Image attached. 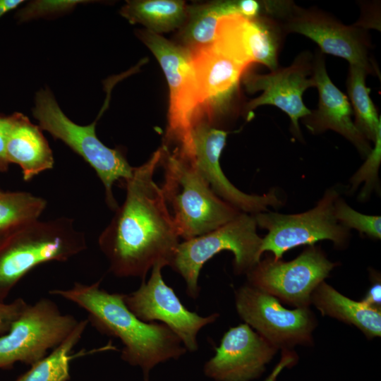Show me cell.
Here are the masks:
<instances>
[{
	"label": "cell",
	"instance_id": "277c9868",
	"mask_svg": "<svg viewBox=\"0 0 381 381\" xmlns=\"http://www.w3.org/2000/svg\"><path fill=\"white\" fill-rule=\"evenodd\" d=\"M86 249L85 234L67 217L37 219L13 232L0 241V301L35 267L66 262Z\"/></svg>",
	"mask_w": 381,
	"mask_h": 381
},
{
	"label": "cell",
	"instance_id": "cb8c5ba5",
	"mask_svg": "<svg viewBox=\"0 0 381 381\" xmlns=\"http://www.w3.org/2000/svg\"><path fill=\"white\" fill-rule=\"evenodd\" d=\"M88 323L87 319L80 320L60 345L14 381H69L71 352L80 341Z\"/></svg>",
	"mask_w": 381,
	"mask_h": 381
},
{
	"label": "cell",
	"instance_id": "ba28073f",
	"mask_svg": "<svg viewBox=\"0 0 381 381\" xmlns=\"http://www.w3.org/2000/svg\"><path fill=\"white\" fill-rule=\"evenodd\" d=\"M78 322L49 298L28 303L8 332L0 335V369H10L19 362L30 366L38 362L60 345Z\"/></svg>",
	"mask_w": 381,
	"mask_h": 381
},
{
	"label": "cell",
	"instance_id": "52a82bcc",
	"mask_svg": "<svg viewBox=\"0 0 381 381\" xmlns=\"http://www.w3.org/2000/svg\"><path fill=\"white\" fill-rule=\"evenodd\" d=\"M257 226L254 214L241 212L213 231L179 242L170 267L184 279L190 297L199 295L198 277L204 264L221 251L233 253L236 274H246L260 261L262 238Z\"/></svg>",
	"mask_w": 381,
	"mask_h": 381
},
{
	"label": "cell",
	"instance_id": "f1b7e54d",
	"mask_svg": "<svg viewBox=\"0 0 381 381\" xmlns=\"http://www.w3.org/2000/svg\"><path fill=\"white\" fill-rule=\"evenodd\" d=\"M374 143L375 147L367 157L366 162L351 179L352 190L356 188L361 182L365 181V186L360 194L361 199H365L375 186H377V171L381 159L380 132L377 134Z\"/></svg>",
	"mask_w": 381,
	"mask_h": 381
},
{
	"label": "cell",
	"instance_id": "5b68a950",
	"mask_svg": "<svg viewBox=\"0 0 381 381\" xmlns=\"http://www.w3.org/2000/svg\"><path fill=\"white\" fill-rule=\"evenodd\" d=\"M32 114L42 130L64 143L95 170L104 186L106 203L115 211L119 205L113 186L116 181L123 183L130 179L134 167L121 150L108 147L97 136L95 126L99 116L89 125L75 123L63 112L49 88L37 92Z\"/></svg>",
	"mask_w": 381,
	"mask_h": 381
},
{
	"label": "cell",
	"instance_id": "8fae6325",
	"mask_svg": "<svg viewBox=\"0 0 381 381\" xmlns=\"http://www.w3.org/2000/svg\"><path fill=\"white\" fill-rule=\"evenodd\" d=\"M336 265L313 245L289 262L260 260L246 274L250 285L296 308H308L313 291Z\"/></svg>",
	"mask_w": 381,
	"mask_h": 381
},
{
	"label": "cell",
	"instance_id": "d590c367",
	"mask_svg": "<svg viewBox=\"0 0 381 381\" xmlns=\"http://www.w3.org/2000/svg\"><path fill=\"white\" fill-rule=\"evenodd\" d=\"M1 191V190L0 189V192Z\"/></svg>",
	"mask_w": 381,
	"mask_h": 381
},
{
	"label": "cell",
	"instance_id": "5bb4252c",
	"mask_svg": "<svg viewBox=\"0 0 381 381\" xmlns=\"http://www.w3.org/2000/svg\"><path fill=\"white\" fill-rule=\"evenodd\" d=\"M228 132L201 121L191 131V147L187 157L212 190L222 200L241 212L255 214L267 210L268 206L282 205L274 190L259 195L247 194L235 187L226 177L220 166L221 153Z\"/></svg>",
	"mask_w": 381,
	"mask_h": 381
},
{
	"label": "cell",
	"instance_id": "ffe728a7",
	"mask_svg": "<svg viewBox=\"0 0 381 381\" xmlns=\"http://www.w3.org/2000/svg\"><path fill=\"white\" fill-rule=\"evenodd\" d=\"M11 126L6 153L9 164L18 165L25 181L53 169L54 159L49 143L39 126L21 113L11 115Z\"/></svg>",
	"mask_w": 381,
	"mask_h": 381
},
{
	"label": "cell",
	"instance_id": "836d02e7",
	"mask_svg": "<svg viewBox=\"0 0 381 381\" xmlns=\"http://www.w3.org/2000/svg\"><path fill=\"white\" fill-rule=\"evenodd\" d=\"M23 0H0V17L21 4Z\"/></svg>",
	"mask_w": 381,
	"mask_h": 381
},
{
	"label": "cell",
	"instance_id": "4dcf8cb0",
	"mask_svg": "<svg viewBox=\"0 0 381 381\" xmlns=\"http://www.w3.org/2000/svg\"><path fill=\"white\" fill-rule=\"evenodd\" d=\"M11 126V117L10 116H0V171L8 170L9 162L6 158V146L8 135Z\"/></svg>",
	"mask_w": 381,
	"mask_h": 381
},
{
	"label": "cell",
	"instance_id": "6da1fadb",
	"mask_svg": "<svg viewBox=\"0 0 381 381\" xmlns=\"http://www.w3.org/2000/svg\"><path fill=\"white\" fill-rule=\"evenodd\" d=\"M159 147L124 182L126 198L98 238L99 249L118 277L143 280L157 264L170 266L179 236L154 174Z\"/></svg>",
	"mask_w": 381,
	"mask_h": 381
},
{
	"label": "cell",
	"instance_id": "d6a6232c",
	"mask_svg": "<svg viewBox=\"0 0 381 381\" xmlns=\"http://www.w3.org/2000/svg\"><path fill=\"white\" fill-rule=\"evenodd\" d=\"M238 14L249 19L258 17L260 10V4L255 0L238 1Z\"/></svg>",
	"mask_w": 381,
	"mask_h": 381
},
{
	"label": "cell",
	"instance_id": "e0dca14e",
	"mask_svg": "<svg viewBox=\"0 0 381 381\" xmlns=\"http://www.w3.org/2000/svg\"><path fill=\"white\" fill-rule=\"evenodd\" d=\"M280 44L279 26L271 18L249 19L239 14L219 20L213 47L248 67L259 63L272 71L277 68Z\"/></svg>",
	"mask_w": 381,
	"mask_h": 381
},
{
	"label": "cell",
	"instance_id": "d4e9b609",
	"mask_svg": "<svg viewBox=\"0 0 381 381\" xmlns=\"http://www.w3.org/2000/svg\"><path fill=\"white\" fill-rule=\"evenodd\" d=\"M47 202L26 191L0 192V241L40 219Z\"/></svg>",
	"mask_w": 381,
	"mask_h": 381
},
{
	"label": "cell",
	"instance_id": "3957f363",
	"mask_svg": "<svg viewBox=\"0 0 381 381\" xmlns=\"http://www.w3.org/2000/svg\"><path fill=\"white\" fill-rule=\"evenodd\" d=\"M159 166L164 169L161 187L170 205L179 238L203 235L234 219L241 212L219 198L190 160L176 148L162 145Z\"/></svg>",
	"mask_w": 381,
	"mask_h": 381
},
{
	"label": "cell",
	"instance_id": "e575fe53",
	"mask_svg": "<svg viewBox=\"0 0 381 381\" xmlns=\"http://www.w3.org/2000/svg\"><path fill=\"white\" fill-rule=\"evenodd\" d=\"M284 369V365L282 363H278V364L274 367L271 374L264 380V381H276L277 377L281 373V372Z\"/></svg>",
	"mask_w": 381,
	"mask_h": 381
},
{
	"label": "cell",
	"instance_id": "8992f818",
	"mask_svg": "<svg viewBox=\"0 0 381 381\" xmlns=\"http://www.w3.org/2000/svg\"><path fill=\"white\" fill-rule=\"evenodd\" d=\"M140 39L159 61L169 87L168 126L164 145L171 143L184 155L190 152L191 131L203 120L202 99L190 51L148 30Z\"/></svg>",
	"mask_w": 381,
	"mask_h": 381
},
{
	"label": "cell",
	"instance_id": "9c48e42d",
	"mask_svg": "<svg viewBox=\"0 0 381 381\" xmlns=\"http://www.w3.org/2000/svg\"><path fill=\"white\" fill-rule=\"evenodd\" d=\"M265 4L269 13L282 18L284 30L303 35L317 43L322 53L341 57L367 73L378 74L370 53L368 32L361 25H346L322 11L300 8L293 3Z\"/></svg>",
	"mask_w": 381,
	"mask_h": 381
},
{
	"label": "cell",
	"instance_id": "4316f807",
	"mask_svg": "<svg viewBox=\"0 0 381 381\" xmlns=\"http://www.w3.org/2000/svg\"><path fill=\"white\" fill-rule=\"evenodd\" d=\"M334 214L339 224L346 229H355L361 234L380 239L381 237V218L380 216L360 213L345 201L338 198L334 203Z\"/></svg>",
	"mask_w": 381,
	"mask_h": 381
},
{
	"label": "cell",
	"instance_id": "484cf974",
	"mask_svg": "<svg viewBox=\"0 0 381 381\" xmlns=\"http://www.w3.org/2000/svg\"><path fill=\"white\" fill-rule=\"evenodd\" d=\"M366 74L363 68L349 65L347 90L356 116V126L368 140L375 143L381 123L370 97V89L365 85Z\"/></svg>",
	"mask_w": 381,
	"mask_h": 381
},
{
	"label": "cell",
	"instance_id": "1f68e13d",
	"mask_svg": "<svg viewBox=\"0 0 381 381\" xmlns=\"http://www.w3.org/2000/svg\"><path fill=\"white\" fill-rule=\"evenodd\" d=\"M361 301L371 308L381 310V283L380 278L373 282Z\"/></svg>",
	"mask_w": 381,
	"mask_h": 381
},
{
	"label": "cell",
	"instance_id": "44dd1931",
	"mask_svg": "<svg viewBox=\"0 0 381 381\" xmlns=\"http://www.w3.org/2000/svg\"><path fill=\"white\" fill-rule=\"evenodd\" d=\"M310 304L323 315L356 326L369 339L381 335V310L342 295L325 281L313 291Z\"/></svg>",
	"mask_w": 381,
	"mask_h": 381
},
{
	"label": "cell",
	"instance_id": "7a4b0ae2",
	"mask_svg": "<svg viewBox=\"0 0 381 381\" xmlns=\"http://www.w3.org/2000/svg\"><path fill=\"white\" fill-rule=\"evenodd\" d=\"M100 283L75 282L70 289H53L49 294L78 306L98 332L119 339L123 344L121 359L140 368L143 381H149L150 372L159 363L186 353V347L170 328L163 323L142 321L127 307L125 294L108 292Z\"/></svg>",
	"mask_w": 381,
	"mask_h": 381
},
{
	"label": "cell",
	"instance_id": "4fadbf2b",
	"mask_svg": "<svg viewBox=\"0 0 381 381\" xmlns=\"http://www.w3.org/2000/svg\"><path fill=\"white\" fill-rule=\"evenodd\" d=\"M164 267L160 263L155 265L149 279L143 281L135 291L125 294L124 301L140 320L145 322L160 321L179 337L186 350L195 351L198 349L199 331L214 322L219 315L202 317L188 310L164 282L161 272Z\"/></svg>",
	"mask_w": 381,
	"mask_h": 381
},
{
	"label": "cell",
	"instance_id": "2e32d148",
	"mask_svg": "<svg viewBox=\"0 0 381 381\" xmlns=\"http://www.w3.org/2000/svg\"><path fill=\"white\" fill-rule=\"evenodd\" d=\"M277 350L248 324H241L224 333L203 372L214 381H253L262 375Z\"/></svg>",
	"mask_w": 381,
	"mask_h": 381
},
{
	"label": "cell",
	"instance_id": "9a60e30c",
	"mask_svg": "<svg viewBox=\"0 0 381 381\" xmlns=\"http://www.w3.org/2000/svg\"><path fill=\"white\" fill-rule=\"evenodd\" d=\"M243 82L249 93L262 91L260 96L247 104V111L264 104L274 105L290 117L293 133L301 135L298 119L311 113L304 104L302 95L308 88L315 86L310 54H301L291 66L267 74H246Z\"/></svg>",
	"mask_w": 381,
	"mask_h": 381
},
{
	"label": "cell",
	"instance_id": "7c38bea8",
	"mask_svg": "<svg viewBox=\"0 0 381 381\" xmlns=\"http://www.w3.org/2000/svg\"><path fill=\"white\" fill-rule=\"evenodd\" d=\"M240 318L277 349L312 344L316 319L308 308H284L274 296L249 284L236 292Z\"/></svg>",
	"mask_w": 381,
	"mask_h": 381
},
{
	"label": "cell",
	"instance_id": "83f0119b",
	"mask_svg": "<svg viewBox=\"0 0 381 381\" xmlns=\"http://www.w3.org/2000/svg\"><path fill=\"white\" fill-rule=\"evenodd\" d=\"M89 2L83 0H35L28 3L16 13L20 22L67 13L77 5Z\"/></svg>",
	"mask_w": 381,
	"mask_h": 381
},
{
	"label": "cell",
	"instance_id": "ac0fdd59",
	"mask_svg": "<svg viewBox=\"0 0 381 381\" xmlns=\"http://www.w3.org/2000/svg\"><path fill=\"white\" fill-rule=\"evenodd\" d=\"M313 78L319 93L318 109L303 119L313 133L332 130L355 145L363 157H368L371 147L352 120L353 109L348 97L330 80L324 56L318 53L313 61Z\"/></svg>",
	"mask_w": 381,
	"mask_h": 381
},
{
	"label": "cell",
	"instance_id": "d6986e66",
	"mask_svg": "<svg viewBox=\"0 0 381 381\" xmlns=\"http://www.w3.org/2000/svg\"><path fill=\"white\" fill-rule=\"evenodd\" d=\"M200 89L203 115L211 124L213 114L224 108L236 92L248 67L212 44L190 52Z\"/></svg>",
	"mask_w": 381,
	"mask_h": 381
},
{
	"label": "cell",
	"instance_id": "603a6c76",
	"mask_svg": "<svg viewBox=\"0 0 381 381\" xmlns=\"http://www.w3.org/2000/svg\"><path fill=\"white\" fill-rule=\"evenodd\" d=\"M233 14H238L237 1H217L188 7L186 24L180 35L181 45L190 52L211 46L220 18Z\"/></svg>",
	"mask_w": 381,
	"mask_h": 381
},
{
	"label": "cell",
	"instance_id": "30bf717a",
	"mask_svg": "<svg viewBox=\"0 0 381 381\" xmlns=\"http://www.w3.org/2000/svg\"><path fill=\"white\" fill-rule=\"evenodd\" d=\"M338 198L335 189H328L317 205L307 212L294 214L262 212L254 214L257 225L268 231L262 240L261 255L269 251L274 260H280L291 248L313 246L322 240L344 247L349 231L334 217V203Z\"/></svg>",
	"mask_w": 381,
	"mask_h": 381
},
{
	"label": "cell",
	"instance_id": "f546056e",
	"mask_svg": "<svg viewBox=\"0 0 381 381\" xmlns=\"http://www.w3.org/2000/svg\"><path fill=\"white\" fill-rule=\"evenodd\" d=\"M27 304L22 298H18L11 303L0 301V335L8 332L12 323L20 316Z\"/></svg>",
	"mask_w": 381,
	"mask_h": 381
},
{
	"label": "cell",
	"instance_id": "7402d4cb",
	"mask_svg": "<svg viewBox=\"0 0 381 381\" xmlns=\"http://www.w3.org/2000/svg\"><path fill=\"white\" fill-rule=\"evenodd\" d=\"M188 8L184 1L179 0H133L126 1L121 15L130 23H140L159 34L183 25Z\"/></svg>",
	"mask_w": 381,
	"mask_h": 381
}]
</instances>
